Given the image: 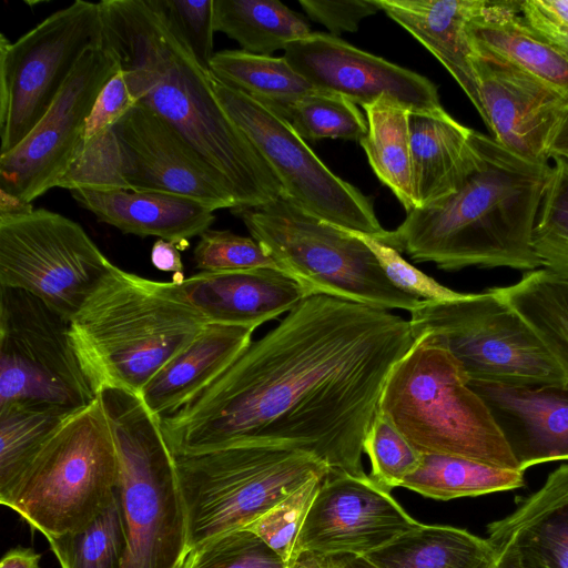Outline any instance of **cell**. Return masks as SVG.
I'll return each mask as SVG.
<instances>
[{
	"mask_svg": "<svg viewBox=\"0 0 568 568\" xmlns=\"http://www.w3.org/2000/svg\"><path fill=\"white\" fill-rule=\"evenodd\" d=\"M414 341L409 321L387 310L307 296L160 419L162 433L173 454L277 445L365 474L364 442L384 385Z\"/></svg>",
	"mask_w": 568,
	"mask_h": 568,
	"instance_id": "1",
	"label": "cell"
},
{
	"mask_svg": "<svg viewBox=\"0 0 568 568\" xmlns=\"http://www.w3.org/2000/svg\"><path fill=\"white\" fill-rule=\"evenodd\" d=\"M103 40L138 103L171 125L229 185L235 209L284 193L258 150L219 102L211 73L172 32L152 0L100 1Z\"/></svg>",
	"mask_w": 568,
	"mask_h": 568,
	"instance_id": "2",
	"label": "cell"
},
{
	"mask_svg": "<svg viewBox=\"0 0 568 568\" xmlns=\"http://www.w3.org/2000/svg\"><path fill=\"white\" fill-rule=\"evenodd\" d=\"M477 161L450 195L406 212L377 241L444 271L466 267L541 268L534 231L551 174L535 162L474 130Z\"/></svg>",
	"mask_w": 568,
	"mask_h": 568,
	"instance_id": "3",
	"label": "cell"
},
{
	"mask_svg": "<svg viewBox=\"0 0 568 568\" xmlns=\"http://www.w3.org/2000/svg\"><path fill=\"white\" fill-rule=\"evenodd\" d=\"M209 323L165 294L158 281L112 264L69 322V337L93 392L141 395Z\"/></svg>",
	"mask_w": 568,
	"mask_h": 568,
	"instance_id": "4",
	"label": "cell"
},
{
	"mask_svg": "<svg viewBox=\"0 0 568 568\" xmlns=\"http://www.w3.org/2000/svg\"><path fill=\"white\" fill-rule=\"evenodd\" d=\"M378 412L422 454L520 470L459 362L426 335L392 368Z\"/></svg>",
	"mask_w": 568,
	"mask_h": 568,
	"instance_id": "5",
	"label": "cell"
},
{
	"mask_svg": "<svg viewBox=\"0 0 568 568\" xmlns=\"http://www.w3.org/2000/svg\"><path fill=\"white\" fill-rule=\"evenodd\" d=\"M98 398L119 460L128 534L122 568H176L189 549L185 505L160 420L136 394L104 388Z\"/></svg>",
	"mask_w": 568,
	"mask_h": 568,
	"instance_id": "6",
	"label": "cell"
},
{
	"mask_svg": "<svg viewBox=\"0 0 568 568\" xmlns=\"http://www.w3.org/2000/svg\"><path fill=\"white\" fill-rule=\"evenodd\" d=\"M275 262L310 295H328L383 310L413 311L420 300L396 287L368 246L284 193L255 207L231 210Z\"/></svg>",
	"mask_w": 568,
	"mask_h": 568,
	"instance_id": "7",
	"label": "cell"
},
{
	"mask_svg": "<svg viewBox=\"0 0 568 568\" xmlns=\"http://www.w3.org/2000/svg\"><path fill=\"white\" fill-rule=\"evenodd\" d=\"M118 488L116 449L97 398L61 425L0 503L50 542L87 527Z\"/></svg>",
	"mask_w": 568,
	"mask_h": 568,
	"instance_id": "8",
	"label": "cell"
},
{
	"mask_svg": "<svg viewBox=\"0 0 568 568\" xmlns=\"http://www.w3.org/2000/svg\"><path fill=\"white\" fill-rule=\"evenodd\" d=\"M173 456L185 505L189 549L245 529L331 469L313 454L277 445H235Z\"/></svg>",
	"mask_w": 568,
	"mask_h": 568,
	"instance_id": "9",
	"label": "cell"
},
{
	"mask_svg": "<svg viewBox=\"0 0 568 568\" xmlns=\"http://www.w3.org/2000/svg\"><path fill=\"white\" fill-rule=\"evenodd\" d=\"M414 338L445 347L469 381L567 385L568 376L537 332L494 288L420 301L409 312Z\"/></svg>",
	"mask_w": 568,
	"mask_h": 568,
	"instance_id": "10",
	"label": "cell"
},
{
	"mask_svg": "<svg viewBox=\"0 0 568 568\" xmlns=\"http://www.w3.org/2000/svg\"><path fill=\"white\" fill-rule=\"evenodd\" d=\"M103 42L99 2L77 0L10 42L0 34V155L43 118L82 55Z\"/></svg>",
	"mask_w": 568,
	"mask_h": 568,
	"instance_id": "11",
	"label": "cell"
},
{
	"mask_svg": "<svg viewBox=\"0 0 568 568\" xmlns=\"http://www.w3.org/2000/svg\"><path fill=\"white\" fill-rule=\"evenodd\" d=\"M69 322L36 295L0 286V406L78 412L98 398L71 346Z\"/></svg>",
	"mask_w": 568,
	"mask_h": 568,
	"instance_id": "12",
	"label": "cell"
},
{
	"mask_svg": "<svg viewBox=\"0 0 568 568\" xmlns=\"http://www.w3.org/2000/svg\"><path fill=\"white\" fill-rule=\"evenodd\" d=\"M111 265L80 224L57 212L0 217V286L29 292L69 321Z\"/></svg>",
	"mask_w": 568,
	"mask_h": 568,
	"instance_id": "13",
	"label": "cell"
},
{
	"mask_svg": "<svg viewBox=\"0 0 568 568\" xmlns=\"http://www.w3.org/2000/svg\"><path fill=\"white\" fill-rule=\"evenodd\" d=\"M215 95L277 175L284 194L312 214L373 237L382 227L371 197L334 174L281 115L211 74Z\"/></svg>",
	"mask_w": 568,
	"mask_h": 568,
	"instance_id": "14",
	"label": "cell"
},
{
	"mask_svg": "<svg viewBox=\"0 0 568 568\" xmlns=\"http://www.w3.org/2000/svg\"><path fill=\"white\" fill-rule=\"evenodd\" d=\"M119 70V60L104 40L82 55L39 123L0 155V190L31 203L58 187L81 148L95 99Z\"/></svg>",
	"mask_w": 568,
	"mask_h": 568,
	"instance_id": "15",
	"label": "cell"
},
{
	"mask_svg": "<svg viewBox=\"0 0 568 568\" xmlns=\"http://www.w3.org/2000/svg\"><path fill=\"white\" fill-rule=\"evenodd\" d=\"M417 524L369 475L329 469L300 531L295 558L301 552L367 556Z\"/></svg>",
	"mask_w": 568,
	"mask_h": 568,
	"instance_id": "16",
	"label": "cell"
},
{
	"mask_svg": "<svg viewBox=\"0 0 568 568\" xmlns=\"http://www.w3.org/2000/svg\"><path fill=\"white\" fill-rule=\"evenodd\" d=\"M471 65L483 121L499 144L535 162H549L568 114V99L510 60L473 42Z\"/></svg>",
	"mask_w": 568,
	"mask_h": 568,
	"instance_id": "17",
	"label": "cell"
},
{
	"mask_svg": "<svg viewBox=\"0 0 568 568\" xmlns=\"http://www.w3.org/2000/svg\"><path fill=\"white\" fill-rule=\"evenodd\" d=\"M283 57L314 88L367 105L387 98L410 112L443 114L437 87L426 77L363 51L331 33L312 32Z\"/></svg>",
	"mask_w": 568,
	"mask_h": 568,
	"instance_id": "18",
	"label": "cell"
},
{
	"mask_svg": "<svg viewBox=\"0 0 568 568\" xmlns=\"http://www.w3.org/2000/svg\"><path fill=\"white\" fill-rule=\"evenodd\" d=\"M129 191L172 193L235 209L227 183L156 113L138 103L112 128Z\"/></svg>",
	"mask_w": 568,
	"mask_h": 568,
	"instance_id": "19",
	"label": "cell"
},
{
	"mask_svg": "<svg viewBox=\"0 0 568 568\" xmlns=\"http://www.w3.org/2000/svg\"><path fill=\"white\" fill-rule=\"evenodd\" d=\"M160 288L207 323L256 328L311 296L295 280L274 268L200 272Z\"/></svg>",
	"mask_w": 568,
	"mask_h": 568,
	"instance_id": "20",
	"label": "cell"
},
{
	"mask_svg": "<svg viewBox=\"0 0 568 568\" xmlns=\"http://www.w3.org/2000/svg\"><path fill=\"white\" fill-rule=\"evenodd\" d=\"M469 386L490 410L521 471L568 460V384L469 381Z\"/></svg>",
	"mask_w": 568,
	"mask_h": 568,
	"instance_id": "21",
	"label": "cell"
},
{
	"mask_svg": "<svg viewBox=\"0 0 568 568\" xmlns=\"http://www.w3.org/2000/svg\"><path fill=\"white\" fill-rule=\"evenodd\" d=\"M487 532L518 568H568V464L549 474L513 513L490 523Z\"/></svg>",
	"mask_w": 568,
	"mask_h": 568,
	"instance_id": "22",
	"label": "cell"
},
{
	"mask_svg": "<svg viewBox=\"0 0 568 568\" xmlns=\"http://www.w3.org/2000/svg\"><path fill=\"white\" fill-rule=\"evenodd\" d=\"M77 203L125 234L156 236L180 248L215 221L214 210L192 197L126 190H72Z\"/></svg>",
	"mask_w": 568,
	"mask_h": 568,
	"instance_id": "23",
	"label": "cell"
},
{
	"mask_svg": "<svg viewBox=\"0 0 568 568\" xmlns=\"http://www.w3.org/2000/svg\"><path fill=\"white\" fill-rule=\"evenodd\" d=\"M379 9L418 40L453 75L479 115L483 106L471 65V22L488 0H376Z\"/></svg>",
	"mask_w": 568,
	"mask_h": 568,
	"instance_id": "24",
	"label": "cell"
},
{
	"mask_svg": "<svg viewBox=\"0 0 568 568\" xmlns=\"http://www.w3.org/2000/svg\"><path fill=\"white\" fill-rule=\"evenodd\" d=\"M254 331L209 323L144 387L146 408L159 420L176 413L248 347Z\"/></svg>",
	"mask_w": 568,
	"mask_h": 568,
	"instance_id": "25",
	"label": "cell"
},
{
	"mask_svg": "<svg viewBox=\"0 0 568 568\" xmlns=\"http://www.w3.org/2000/svg\"><path fill=\"white\" fill-rule=\"evenodd\" d=\"M409 132L417 207L454 193L477 161L474 130L447 112H410Z\"/></svg>",
	"mask_w": 568,
	"mask_h": 568,
	"instance_id": "26",
	"label": "cell"
},
{
	"mask_svg": "<svg viewBox=\"0 0 568 568\" xmlns=\"http://www.w3.org/2000/svg\"><path fill=\"white\" fill-rule=\"evenodd\" d=\"M520 1H489L469 28L471 41L554 87L568 99V59L536 36L519 10Z\"/></svg>",
	"mask_w": 568,
	"mask_h": 568,
	"instance_id": "27",
	"label": "cell"
},
{
	"mask_svg": "<svg viewBox=\"0 0 568 568\" xmlns=\"http://www.w3.org/2000/svg\"><path fill=\"white\" fill-rule=\"evenodd\" d=\"M498 556L488 538L462 528L418 523L365 557L377 568H494Z\"/></svg>",
	"mask_w": 568,
	"mask_h": 568,
	"instance_id": "28",
	"label": "cell"
},
{
	"mask_svg": "<svg viewBox=\"0 0 568 568\" xmlns=\"http://www.w3.org/2000/svg\"><path fill=\"white\" fill-rule=\"evenodd\" d=\"M367 132L361 140L368 163L406 212L417 207L409 132L410 111L397 101L379 98L363 106Z\"/></svg>",
	"mask_w": 568,
	"mask_h": 568,
	"instance_id": "29",
	"label": "cell"
},
{
	"mask_svg": "<svg viewBox=\"0 0 568 568\" xmlns=\"http://www.w3.org/2000/svg\"><path fill=\"white\" fill-rule=\"evenodd\" d=\"M214 29L243 51L271 55L312 33L307 21L278 0H214Z\"/></svg>",
	"mask_w": 568,
	"mask_h": 568,
	"instance_id": "30",
	"label": "cell"
},
{
	"mask_svg": "<svg viewBox=\"0 0 568 568\" xmlns=\"http://www.w3.org/2000/svg\"><path fill=\"white\" fill-rule=\"evenodd\" d=\"M74 413L42 403L0 406V500L9 495L48 440Z\"/></svg>",
	"mask_w": 568,
	"mask_h": 568,
	"instance_id": "31",
	"label": "cell"
},
{
	"mask_svg": "<svg viewBox=\"0 0 568 568\" xmlns=\"http://www.w3.org/2000/svg\"><path fill=\"white\" fill-rule=\"evenodd\" d=\"M493 288L537 332L568 376V281L538 268Z\"/></svg>",
	"mask_w": 568,
	"mask_h": 568,
	"instance_id": "32",
	"label": "cell"
},
{
	"mask_svg": "<svg viewBox=\"0 0 568 568\" xmlns=\"http://www.w3.org/2000/svg\"><path fill=\"white\" fill-rule=\"evenodd\" d=\"M524 473L437 454H423L419 467L402 484L423 496L449 500L513 490L525 485Z\"/></svg>",
	"mask_w": 568,
	"mask_h": 568,
	"instance_id": "33",
	"label": "cell"
},
{
	"mask_svg": "<svg viewBox=\"0 0 568 568\" xmlns=\"http://www.w3.org/2000/svg\"><path fill=\"white\" fill-rule=\"evenodd\" d=\"M210 73L266 106L291 103L318 90L284 57L260 55L243 50L216 52Z\"/></svg>",
	"mask_w": 568,
	"mask_h": 568,
	"instance_id": "34",
	"label": "cell"
},
{
	"mask_svg": "<svg viewBox=\"0 0 568 568\" xmlns=\"http://www.w3.org/2000/svg\"><path fill=\"white\" fill-rule=\"evenodd\" d=\"M49 544L61 568H122L128 534L119 494L87 527Z\"/></svg>",
	"mask_w": 568,
	"mask_h": 568,
	"instance_id": "35",
	"label": "cell"
},
{
	"mask_svg": "<svg viewBox=\"0 0 568 568\" xmlns=\"http://www.w3.org/2000/svg\"><path fill=\"white\" fill-rule=\"evenodd\" d=\"M267 108L285 119L304 141L343 139L361 142L367 132V120L357 104L322 90L291 103Z\"/></svg>",
	"mask_w": 568,
	"mask_h": 568,
	"instance_id": "36",
	"label": "cell"
},
{
	"mask_svg": "<svg viewBox=\"0 0 568 568\" xmlns=\"http://www.w3.org/2000/svg\"><path fill=\"white\" fill-rule=\"evenodd\" d=\"M551 174L534 231L541 268L568 281V161L552 156Z\"/></svg>",
	"mask_w": 568,
	"mask_h": 568,
	"instance_id": "37",
	"label": "cell"
},
{
	"mask_svg": "<svg viewBox=\"0 0 568 568\" xmlns=\"http://www.w3.org/2000/svg\"><path fill=\"white\" fill-rule=\"evenodd\" d=\"M176 568H290L250 530L220 535L187 549Z\"/></svg>",
	"mask_w": 568,
	"mask_h": 568,
	"instance_id": "38",
	"label": "cell"
},
{
	"mask_svg": "<svg viewBox=\"0 0 568 568\" xmlns=\"http://www.w3.org/2000/svg\"><path fill=\"white\" fill-rule=\"evenodd\" d=\"M325 476L312 478L245 528L288 566L295 559L300 531Z\"/></svg>",
	"mask_w": 568,
	"mask_h": 568,
	"instance_id": "39",
	"label": "cell"
},
{
	"mask_svg": "<svg viewBox=\"0 0 568 568\" xmlns=\"http://www.w3.org/2000/svg\"><path fill=\"white\" fill-rule=\"evenodd\" d=\"M364 453L372 465L369 476L389 490L402 487L423 455L379 412L366 435Z\"/></svg>",
	"mask_w": 568,
	"mask_h": 568,
	"instance_id": "40",
	"label": "cell"
},
{
	"mask_svg": "<svg viewBox=\"0 0 568 568\" xmlns=\"http://www.w3.org/2000/svg\"><path fill=\"white\" fill-rule=\"evenodd\" d=\"M58 187L72 190H126L120 146L113 130L82 142L78 155Z\"/></svg>",
	"mask_w": 568,
	"mask_h": 568,
	"instance_id": "41",
	"label": "cell"
},
{
	"mask_svg": "<svg viewBox=\"0 0 568 568\" xmlns=\"http://www.w3.org/2000/svg\"><path fill=\"white\" fill-rule=\"evenodd\" d=\"M193 260L195 267L201 272L278 270L275 262L254 239L227 230L209 229L203 232L194 247Z\"/></svg>",
	"mask_w": 568,
	"mask_h": 568,
	"instance_id": "42",
	"label": "cell"
},
{
	"mask_svg": "<svg viewBox=\"0 0 568 568\" xmlns=\"http://www.w3.org/2000/svg\"><path fill=\"white\" fill-rule=\"evenodd\" d=\"M213 1L152 0L172 32L207 72L215 54Z\"/></svg>",
	"mask_w": 568,
	"mask_h": 568,
	"instance_id": "43",
	"label": "cell"
},
{
	"mask_svg": "<svg viewBox=\"0 0 568 568\" xmlns=\"http://www.w3.org/2000/svg\"><path fill=\"white\" fill-rule=\"evenodd\" d=\"M352 232L368 246L389 281L403 292L420 301H446L458 294L409 264L395 248L371 235Z\"/></svg>",
	"mask_w": 568,
	"mask_h": 568,
	"instance_id": "44",
	"label": "cell"
},
{
	"mask_svg": "<svg viewBox=\"0 0 568 568\" xmlns=\"http://www.w3.org/2000/svg\"><path fill=\"white\" fill-rule=\"evenodd\" d=\"M138 104L123 71L120 70L100 91L85 121L83 141H90L106 131Z\"/></svg>",
	"mask_w": 568,
	"mask_h": 568,
	"instance_id": "45",
	"label": "cell"
},
{
	"mask_svg": "<svg viewBox=\"0 0 568 568\" xmlns=\"http://www.w3.org/2000/svg\"><path fill=\"white\" fill-rule=\"evenodd\" d=\"M307 17L337 37L355 32L361 21L381 11L376 0H298Z\"/></svg>",
	"mask_w": 568,
	"mask_h": 568,
	"instance_id": "46",
	"label": "cell"
},
{
	"mask_svg": "<svg viewBox=\"0 0 568 568\" xmlns=\"http://www.w3.org/2000/svg\"><path fill=\"white\" fill-rule=\"evenodd\" d=\"M519 10L532 32L568 59V23L545 9L538 0L520 1Z\"/></svg>",
	"mask_w": 568,
	"mask_h": 568,
	"instance_id": "47",
	"label": "cell"
},
{
	"mask_svg": "<svg viewBox=\"0 0 568 568\" xmlns=\"http://www.w3.org/2000/svg\"><path fill=\"white\" fill-rule=\"evenodd\" d=\"M290 568H377L365 556L352 554L322 555L301 552Z\"/></svg>",
	"mask_w": 568,
	"mask_h": 568,
	"instance_id": "48",
	"label": "cell"
},
{
	"mask_svg": "<svg viewBox=\"0 0 568 568\" xmlns=\"http://www.w3.org/2000/svg\"><path fill=\"white\" fill-rule=\"evenodd\" d=\"M151 262L160 271L174 274L173 282L184 277L180 247L176 243L159 239L151 250Z\"/></svg>",
	"mask_w": 568,
	"mask_h": 568,
	"instance_id": "49",
	"label": "cell"
},
{
	"mask_svg": "<svg viewBox=\"0 0 568 568\" xmlns=\"http://www.w3.org/2000/svg\"><path fill=\"white\" fill-rule=\"evenodd\" d=\"M41 555L31 548L16 547L6 552L0 568H40Z\"/></svg>",
	"mask_w": 568,
	"mask_h": 568,
	"instance_id": "50",
	"label": "cell"
},
{
	"mask_svg": "<svg viewBox=\"0 0 568 568\" xmlns=\"http://www.w3.org/2000/svg\"><path fill=\"white\" fill-rule=\"evenodd\" d=\"M33 210L31 203L0 190V217L23 215Z\"/></svg>",
	"mask_w": 568,
	"mask_h": 568,
	"instance_id": "51",
	"label": "cell"
},
{
	"mask_svg": "<svg viewBox=\"0 0 568 568\" xmlns=\"http://www.w3.org/2000/svg\"><path fill=\"white\" fill-rule=\"evenodd\" d=\"M552 156H559L568 161V114L551 148Z\"/></svg>",
	"mask_w": 568,
	"mask_h": 568,
	"instance_id": "52",
	"label": "cell"
},
{
	"mask_svg": "<svg viewBox=\"0 0 568 568\" xmlns=\"http://www.w3.org/2000/svg\"><path fill=\"white\" fill-rule=\"evenodd\" d=\"M552 14L568 23V0H538Z\"/></svg>",
	"mask_w": 568,
	"mask_h": 568,
	"instance_id": "53",
	"label": "cell"
},
{
	"mask_svg": "<svg viewBox=\"0 0 568 568\" xmlns=\"http://www.w3.org/2000/svg\"><path fill=\"white\" fill-rule=\"evenodd\" d=\"M498 560L494 568H518L514 559L506 552L498 551Z\"/></svg>",
	"mask_w": 568,
	"mask_h": 568,
	"instance_id": "54",
	"label": "cell"
}]
</instances>
